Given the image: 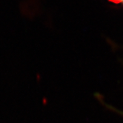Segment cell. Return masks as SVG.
<instances>
[{"label":"cell","mask_w":123,"mask_h":123,"mask_svg":"<svg viewBox=\"0 0 123 123\" xmlns=\"http://www.w3.org/2000/svg\"><path fill=\"white\" fill-rule=\"evenodd\" d=\"M119 1H121L122 2H123V0H119Z\"/></svg>","instance_id":"cell-1"}]
</instances>
